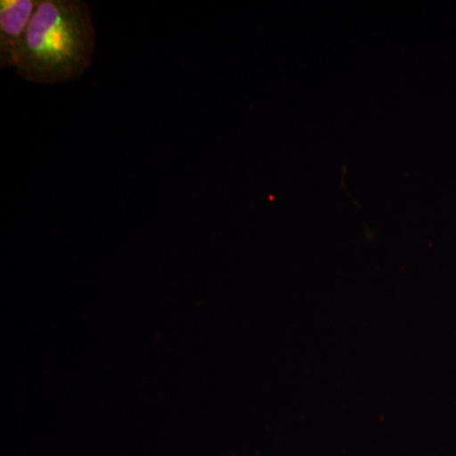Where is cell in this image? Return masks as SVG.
I'll use <instances>...</instances> for the list:
<instances>
[{
  "label": "cell",
  "mask_w": 456,
  "mask_h": 456,
  "mask_svg": "<svg viewBox=\"0 0 456 456\" xmlns=\"http://www.w3.org/2000/svg\"><path fill=\"white\" fill-rule=\"evenodd\" d=\"M40 0L0 2V68H16L22 59L26 35Z\"/></svg>",
  "instance_id": "cell-2"
},
{
  "label": "cell",
  "mask_w": 456,
  "mask_h": 456,
  "mask_svg": "<svg viewBox=\"0 0 456 456\" xmlns=\"http://www.w3.org/2000/svg\"><path fill=\"white\" fill-rule=\"evenodd\" d=\"M95 50L92 14L82 0H40L17 73L28 82L59 84L88 70Z\"/></svg>",
  "instance_id": "cell-1"
}]
</instances>
